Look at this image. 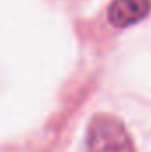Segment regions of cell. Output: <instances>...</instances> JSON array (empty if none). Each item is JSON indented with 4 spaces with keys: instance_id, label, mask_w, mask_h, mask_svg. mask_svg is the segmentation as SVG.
<instances>
[{
    "instance_id": "1",
    "label": "cell",
    "mask_w": 151,
    "mask_h": 152,
    "mask_svg": "<svg viewBox=\"0 0 151 152\" xmlns=\"http://www.w3.org/2000/svg\"><path fill=\"white\" fill-rule=\"evenodd\" d=\"M87 152H135V147L117 117L100 113L89 124Z\"/></svg>"
},
{
    "instance_id": "2",
    "label": "cell",
    "mask_w": 151,
    "mask_h": 152,
    "mask_svg": "<svg viewBox=\"0 0 151 152\" xmlns=\"http://www.w3.org/2000/svg\"><path fill=\"white\" fill-rule=\"evenodd\" d=\"M151 0H114L109 7V21L117 28L139 23L150 12Z\"/></svg>"
}]
</instances>
